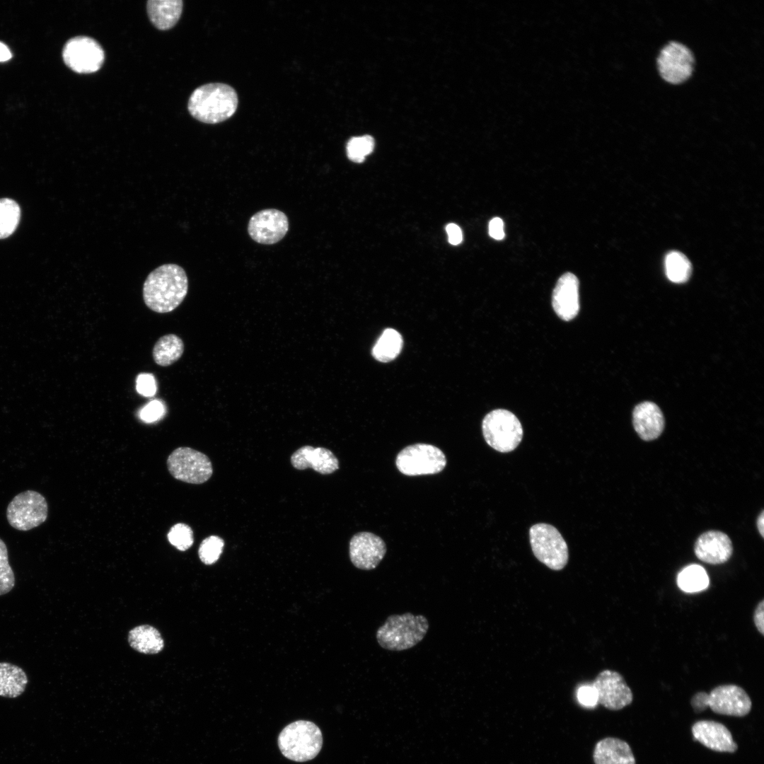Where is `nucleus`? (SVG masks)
I'll return each instance as SVG.
<instances>
[{
  "label": "nucleus",
  "instance_id": "f257e3e1",
  "mask_svg": "<svg viewBox=\"0 0 764 764\" xmlns=\"http://www.w3.org/2000/svg\"><path fill=\"white\" fill-rule=\"evenodd\" d=\"M187 291L188 279L184 269L175 264H165L147 276L143 286V299L151 311L166 313L180 306Z\"/></svg>",
  "mask_w": 764,
  "mask_h": 764
},
{
  "label": "nucleus",
  "instance_id": "f03ea898",
  "mask_svg": "<svg viewBox=\"0 0 764 764\" xmlns=\"http://www.w3.org/2000/svg\"><path fill=\"white\" fill-rule=\"evenodd\" d=\"M233 88L221 83L202 85L191 94L187 104L190 115L199 122L216 124L231 117L238 107Z\"/></svg>",
  "mask_w": 764,
  "mask_h": 764
},
{
  "label": "nucleus",
  "instance_id": "7ed1b4c3",
  "mask_svg": "<svg viewBox=\"0 0 764 764\" xmlns=\"http://www.w3.org/2000/svg\"><path fill=\"white\" fill-rule=\"evenodd\" d=\"M429 622L422 615L411 613L389 615L376 631V640L383 649L400 652L409 649L425 637Z\"/></svg>",
  "mask_w": 764,
  "mask_h": 764
},
{
  "label": "nucleus",
  "instance_id": "20e7f679",
  "mask_svg": "<svg viewBox=\"0 0 764 764\" xmlns=\"http://www.w3.org/2000/svg\"><path fill=\"white\" fill-rule=\"evenodd\" d=\"M277 743L282 754L295 762L313 759L323 746V735L313 722L297 720L286 725L279 733Z\"/></svg>",
  "mask_w": 764,
  "mask_h": 764
},
{
  "label": "nucleus",
  "instance_id": "39448f33",
  "mask_svg": "<svg viewBox=\"0 0 764 764\" xmlns=\"http://www.w3.org/2000/svg\"><path fill=\"white\" fill-rule=\"evenodd\" d=\"M690 705L697 713L710 707L719 714L743 717L751 711L752 702L741 687L727 684L715 687L710 693L702 691L695 693L690 700Z\"/></svg>",
  "mask_w": 764,
  "mask_h": 764
},
{
  "label": "nucleus",
  "instance_id": "423d86ee",
  "mask_svg": "<svg viewBox=\"0 0 764 764\" xmlns=\"http://www.w3.org/2000/svg\"><path fill=\"white\" fill-rule=\"evenodd\" d=\"M482 429L487 444L501 453L514 451L521 443L523 434L516 416L504 409L494 410L486 415Z\"/></svg>",
  "mask_w": 764,
  "mask_h": 764
},
{
  "label": "nucleus",
  "instance_id": "0eeeda50",
  "mask_svg": "<svg viewBox=\"0 0 764 764\" xmlns=\"http://www.w3.org/2000/svg\"><path fill=\"white\" fill-rule=\"evenodd\" d=\"M529 540L535 557L548 568L559 571L567 564V545L559 531L548 523H536L529 530Z\"/></svg>",
  "mask_w": 764,
  "mask_h": 764
},
{
  "label": "nucleus",
  "instance_id": "6e6552de",
  "mask_svg": "<svg viewBox=\"0 0 764 764\" xmlns=\"http://www.w3.org/2000/svg\"><path fill=\"white\" fill-rule=\"evenodd\" d=\"M656 63L661 79L671 85H680L693 75L695 59L688 45L670 40L659 51Z\"/></svg>",
  "mask_w": 764,
  "mask_h": 764
},
{
  "label": "nucleus",
  "instance_id": "1a4fd4ad",
  "mask_svg": "<svg viewBox=\"0 0 764 764\" xmlns=\"http://www.w3.org/2000/svg\"><path fill=\"white\" fill-rule=\"evenodd\" d=\"M48 504L45 497L34 490H25L16 495L6 509V519L11 527L27 531L43 523L47 519Z\"/></svg>",
  "mask_w": 764,
  "mask_h": 764
},
{
  "label": "nucleus",
  "instance_id": "9d476101",
  "mask_svg": "<svg viewBox=\"0 0 764 764\" xmlns=\"http://www.w3.org/2000/svg\"><path fill=\"white\" fill-rule=\"evenodd\" d=\"M398 470L408 476L432 475L441 472L446 465L443 451L427 444L410 445L400 451L395 460Z\"/></svg>",
  "mask_w": 764,
  "mask_h": 764
},
{
  "label": "nucleus",
  "instance_id": "9b49d317",
  "mask_svg": "<svg viewBox=\"0 0 764 764\" xmlns=\"http://www.w3.org/2000/svg\"><path fill=\"white\" fill-rule=\"evenodd\" d=\"M172 476L184 482L202 484L212 476L213 468L207 456L189 447H178L168 457Z\"/></svg>",
  "mask_w": 764,
  "mask_h": 764
},
{
  "label": "nucleus",
  "instance_id": "f8f14e48",
  "mask_svg": "<svg viewBox=\"0 0 764 764\" xmlns=\"http://www.w3.org/2000/svg\"><path fill=\"white\" fill-rule=\"evenodd\" d=\"M62 57L66 65L74 71L91 74L100 69L105 53L100 45L93 38L76 36L64 45Z\"/></svg>",
  "mask_w": 764,
  "mask_h": 764
},
{
  "label": "nucleus",
  "instance_id": "ddd939ff",
  "mask_svg": "<svg viewBox=\"0 0 764 764\" xmlns=\"http://www.w3.org/2000/svg\"><path fill=\"white\" fill-rule=\"evenodd\" d=\"M596 690L598 703L610 710H620L631 704L633 695L623 676L613 670H603L591 685Z\"/></svg>",
  "mask_w": 764,
  "mask_h": 764
},
{
  "label": "nucleus",
  "instance_id": "4468645a",
  "mask_svg": "<svg viewBox=\"0 0 764 764\" xmlns=\"http://www.w3.org/2000/svg\"><path fill=\"white\" fill-rule=\"evenodd\" d=\"M289 229L288 219L284 213L275 209H263L250 219L248 231L257 243L274 244L282 240Z\"/></svg>",
  "mask_w": 764,
  "mask_h": 764
},
{
  "label": "nucleus",
  "instance_id": "2eb2a0df",
  "mask_svg": "<svg viewBox=\"0 0 764 764\" xmlns=\"http://www.w3.org/2000/svg\"><path fill=\"white\" fill-rule=\"evenodd\" d=\"M386 552L385 542L370 532H360L350 540L349 554L352 563L358 569H375Z\"/></svg>",
  "mask_w": 764,
  "mask_h": 764
},
{
  "label": "nucleus",
  "instance_id": "dca6fc26",
  "mask_svg": "<svg viewBox=\"0 0 764 764\" xmlns=\"http://www.w3.org/2000/svg\"><path fill=\"white\" fill-rule=\"evenodd\" d=\"M579 280L571 272L562 274L557 282L552 296V308L565 321L574 318L579 311Z\"/></svg>",
  "mask_w": 764,
  "mask_h": 764
},
{
  "label": "nucleus",
  "instance_id": "f3484780",
  "mask_svg": "<svg viewBox=\"0 0 764 764\" xmlns=\"http://www.w3.org/2000/svg\"><path fill=\"white\" fill-rule=\"evenodd\" d=\"M694 552L696 557L710 565H720L727 562L733 553L730 538L719 531H709L701 534L695 541Z\"/></svg>",
  "mask_w": 764,
  "mask_h": 764
},
{
  "label": "nucleus",
  "instance_id": "a211bd4d",
  "mask_svg": "<svg viewBox=\"0 0 764 764\" xmlns=\"http://www.w3.org/2000/svg\"><path fill=\"white\" fill-rule=\"evenodd\" d=\"M691 729L694 739L712 751L734 753L738 748L730 731L722 723L701 720L695 722Z\"/></svg>",
  "mask_w": 764,
  "mask_h": 764
},
{
  "label": "nucleus",
  "instance_id": "6ab92c4d",
  "mask_svg": "<svg viewBox=\"0 0 764 764\" xmlns=\"http://www.w3.org/2000/svg\"><path fill=\"white\" fill-rule=\"evenodd\" d=\"M294 468L304 470L308 468L321 474H330L339 468V461L333 453L323 447L304 446L291 456Z\"/></svg>",
  "mask_w": 764,
  "mask_h": 764
},
{
  "label": "nucleus",
  "instance_id": "aec40b11",
  "mask_svg": "<svg viewBox=\"0 0 764 764\" xmlns=\"http://www.w3.org/2000/svg\"><path fill=\"white\" fill-rule=\"evenodd\" d=\"M635 430L644 441L657 439L663 432L665 425L664 417L660 408L652 402L638 404L632 412Z\"/></svg>",
  "mask_w": 764,
  "mask_h": 764
},
{
  "label": "nucleus",
  "instance_id": "412c9836",
  "mask_svg": "<svg viewBox=\"0 0 764 764\" xmlns=\"http://www.w3.org/2000/svg\"><path fill=\"white\" fill-rule=\"evenodd\" d=\"M595 764H635V758L627 742L606 737L598 741L594 749Z\"/></svg>",
  "mask_w": 764,
  "mask_h": 764
},
{
  "label": "nucleus",
  "instance_id": "4be33fe9",
  "mask_svg": "<svg viewBox=\"0 0 764 764\" xmlns=\"http://www.w3.org/2000/svg\"><path fill=\"white\" fill-rule=\"evenodd\" d=\"M149 18L158 29L166 30L173 27L180 19L183 10L181 0H150L146 3Z\"/></svg>",
  "mask_w": 764,
  "mask_h": 764
},
{
  "label": "nucleus",
  "instance_id": "5701e85b",
  "mask_svg": "<svg viewBox=\"0 0 764 764\" xmlns=\"http://www.w3.org/2000/svg\"><path fill=\"white\" fill-rule=\"evenodd\" d=\"M128 642L134 650L146 654H155L164 647L163 639L157 629L149 625L134 627L128 635Z\"/></svg>",
  "mask_w": 764,
  "mask_h": 764
},
{
  "label": "nucleus",
  "instance_id": "b1692460",
  "mask_svg": "<svg viewBox=\"0 0 764 764\" xmlns=\"http://www.w3.org/2000/svg\"><path fill=\"white\" fill-rule=\"evenodd\" d=\"M28 683V676L20 666L0 662V696L16 698L23 694Z\"/></svg>",
  "mask_w": 764,
  "mask_h": 764
},
{
  "label": "nucleus",
  "instance_id": "393cba45",
  "mask_svg": "<svg viewBox=\"0 0 764 764\" xmlns=\"http://www.w3.org/2000/svg\"><path fill=\"white\" fill-rule=\"evenodd\" d=\"M184 352V343L175 334L161 337L155 343L152 355L155 363L161 366H168L177 361Z\"/></svg>",
  "mask_w": 764,
  "mask_h": 764
},
{
  "label": "nucleus",
  "instance_id": "a878e982",
  "mask_svg": "<svg viewBox=\"0 0 764 764\" xmlns=\"http://www.w3.org/2000/svg\"><path fill=\"white\" fill-rule=\"evenodd\" d=\"M403 347L401 335L393 328L383 330L372 349V355L378 361L388 362L400 352Z\"/></svg>",
  "mask_w": 764,
  "mask_h": 764
},
{
  "label": "nucleus",
  "instance_id": "bb28decb",
  "mask_svg": "<svg viewBox=\"0 0 764 764\" xmlns=\"http://www.w3.org/2000/svg\"><path fill=\"white\" fill-rule=\"evenodd\" d=\"M665 271L670 281L684 283L691 275L692 265L685 255L678 251H671L665 257Z\"/></svg>",
  "mask_w": 764,
  "mask_h": 764
},
{
  "label": "nucleus",
  "instance_id": "cd10ccee",
  "mask_svg": "<svg viewBox=\"0 0 764 764\" xmlns=\"http://www.w3.org/2000/svg\"><path fill=\"white\" fill-rule=\"evenodd\" d=\"M677 583L681 589L685 592H697L708 586L709 578L703 567L692 565L679 573Z\"/></svg>",
  "mask_w": 764,
  "mask_h": 764
},
{
  "label": "nucleus",
  "instance_id": "c85d7f7f",
  "mask_svg": "<svg viewBox=\"0 0 764 764\" xmlns=\"http://www.w3.org/2000/svg\"><path fill=\"white\" fill-rule=\"evenodd\" d=\"M20 219L21 208L18 204L10 198L0 199V239L13 234Z\"/></svg>",
  "mask_w": 764,
  "mask_h": 764
},
{
  "label": "nucleus",
  "instance_id": "c756f323",
  "mask_svg": "<svg viewBox=\"0 0 764 764\" xmlns=\"http://www.w3.org/2000/svg\"><path fill=\"white\" fill-rule=\"evenodd\" d=\"M374 147V140L369 135L352 137L347 144V154L349 160L361 163L370 154Z\"/></svg>",
  "mask_w": 764,
  "mask_h": 764
},
{
  "label": "nucleus",
  "instance_id": "7c9ffc66",
  "mask_svg": "<svg viewBox=\"0 0 764 764\" xmlns=\"http://www.w3.org/2000/svg\"><path fill=\"white\" fill-rule=\"evenodd\" d=\"M224 546V540L217 536L206 538L202 541L198 549L199 559L207 565L215 563L222 553Z\"/></svg>",
  "mask_w": 764,
  "mask_h": 764
},
{
  "label": "nucleus",
  "instance_id": "2f4dec72",
  "mask_svg": "<svg viewBox=\"0 0 764 764\" xmlns=\"http://www.w3.org/2000/svg\"><path fill=\"white\" fill-rule=\"evenodd\" d=\"M15 583V574L8 562L7 547L0 538V596L10 592Z\"/></svg>",
  "mask_w": 764,
  "mask_h": 764
},
{
  "label": "nucleus",
  "instance_id": "473e14b6",
  "mask_svg": "<svg viewBox=\"0 0 764 764\" xmlns=\"http://www.w3.org/2000/svg\"><path fill=\"white\" fill-rule=\"evenodd\" d=\"M167 537L169 543L181 551L189 549L194 541L192 528L183 523H178L172 526Z\"/></svg>",
  "mask_w": 764,
  "mask_h": 764
},
{
  "label": "nucleus",
  "instance_id": "72a5a7b5",
  "mask_svg": "<svg viewBox=\"0 0 764 764\" xmlns=\"http://www.w3.org/2000/svg\"><path fill=\"white\" fill-rule=\"evenodd\" d=\"M163 405L156 400L149 403L141 412V418L146 422H152L163 414Z\"/></svg>",
  "mask_w": 764,
  "mask_h": 764
},
{
  "label": "nucleus",
  "instance_id": "f704fd0d",
  "mask_svg": "<svg viewBox=\"0 0 764 764\" xmlns=\"http://www.w3.org/2000/svg\"><path fill=\"white\" fill-rule=\"evenodd\" d=\"M137 390L144 396H151L156 392V383L152 375L140 374L137 380Z\"/></svg>",
  "mask_w": 764,
  "mask_h": 764
},
{
  "label": "nucleus",
  "instance_id": "c9c22d12",
  "mask_svg": "<svg viewBox=\"0 0 764 764\" xmlns=\"http://www.w3.org/2000/svg\"><path fill=\"white\" fill-rule=\"evenodd\" d=\"M577 698L586 707H593L598 704L597 695L591 685L581 686L577 691Z\"/></svg>",
  "mask_w": 764,
  "mask_h": 764
},
{
  "label": "nucleus",
  "instance_id": "e433bc0d",
  "mask_svg": "<svg viewBox=\"0 0 764 764\" xmlns=\"http://www.w3.org/2000/svg\"><path fill=\"white\" fill-rule=\"evenodd\" d=\"M489 234L495 240H502L505 233L504 222L499 217L493 218L489 223Z\"/></svg>",
  "mask_w": 764,
  "mask_h": 764
},
{
  "label": "nucleus",
  "instance_id": "4c0bfd02",
  "mask_svg": "<svg viewBox=\"0 0 764 764\" xmlns=\"http://www.w3.org/2000/svg\"><path fill=\"white\" fill-rule=\"evenodd\" d=\"M446 230L448 237V242L452 245H458L463 240V234L460 227L455 224H449Z\"/></svg>",
  "mask_w": 764,
  "mask_h": 764
},
{
  "label": "nucleus",
  "instance_id": "58836bf2",
  "mask_svg": "<svg viewBox=\"0 0 764 764\" xmlns=\"http://www.w3.org/2000/svg\"><path fill=\"white\" fill-rule=\"evenodd\" d=\"M763 616H764V600H761L753 613V622L758 631L763 635L764 634V625H763Z\"/></svg>",
  "mask_w": 764,
  "mask_h": 764
},
{
  "label": "nucleus",
  "instance_id": "ea45409f",
  "mask_svg": "<svg viewBox=\"0 0 764 764\" xmlns=\"http://www.w3.org/2000/svg\"><path fill=\"white\" fill-rule=\"evenodd\" d=\"M11 53L8 47L0 42V62H6L11 58Z\"/></svg>",
  "mask_w": 764,
  "mask_h": 764
},
{
  "label": "nucleus",
  "instance_id": "a19ab883",
  "mask_svg": "<svg viewBox=\"0 0 764 764\" xmlns=\"http://www.w3.org/2000/svg\"><path fill=\"white\" fill-rule=\"evenodd\" d=\"M757 527L761 536L764 537V511H761L757 519Z\"/></svg>",
  "mask_w": 764,
  "mask_h": 764
}]
</instances>
